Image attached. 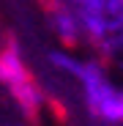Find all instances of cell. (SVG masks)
I'll use <instances>...</instances> for the list:
<instances>
[{"label":"cell","instance_id":"cell-1","mask_svg":"<svg viewBox=\"0 0 123 126\" xmlns=\"http://www.w3.org/2000/svg\"><path fill=\"white\" fill-rule=\"evenodd\" d=\"M0 82L6 85L11 99L19 104V110L30 121H38V112L44 107V91H41L38 79L33 77V71L25 66V60L19 58L16 44L0 47Z\"/></svg>","mask_w":123,"mask_h":126},{"label":"cell","instance_id":"cell-2","mask_svg":"<svg viewBox=\"0 0 123 126\" xmlns=\"http://www.w3.org/2000/svg\"><path fill=\"white\" fill-rule=\"evenodd\" d=\"M63 66L74 71V77L85 85V99L88 107L96 118L107 121V123H123V91L115 88L112 82L101 74L96 66H79V63L63 60Z\"/></svg>","mask_w":123,"mask_h":126}]
</instances>
